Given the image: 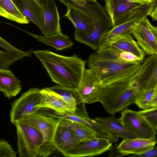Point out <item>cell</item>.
I'll return each mask as SVG.
<instances>
[{"mask_svg": "<svg viewBox=\"0 0 157 157\" xmlns=\"http://www.w3.org/2000/svg\"><path fill=\"white\" fill-rule=\"evenodd\" d=\"M19 121L26 123L41 132L43 141L38 151L39 157H47L56 149L54 138L58 125V119L36 113L27 116Z\"/></svg>", "mask_w": 157, "mask_h": 157, "instance_id": "3", "label": "cell"}, {"mask_svg": "<svg viewBox=\"0 0 157 157\" xmlns=\"http://www.w3.org/2000/svg\"><path fill=\"white\" fill-rule=\"evenodd\" d=\"M157 7H156L152 12L150 15V16L152 18V20L153 21H156L157 20Z\"/></svg>", "mask_w": 157, "mask_h": 157, "instance_id": "37", "label": "cell"}, {"mask_svg": "<svg viewBox=\"0 0 157 157\" xmlns=\"http://www.w3.org/2000/svg\"><path fill=\"white\" fill-rule=\"evenodd\" d=\"M140 63L121 59H99L91 54L87 61L89 68L98 76L101 82L131 68Z\"/></svg>", "mask_w": 157, "mask_h": 157, "instance_id": "6", "label": "cell"}, {"mask_svg": "<svg viewBox=\"0 0 157 157\" xmlns=\"http://www.w3.org/2000/svg\"><path fill=\"white\" fill-rule=\"evenodd\" d=\"M141 65L140 63L101 82L98 102L108 113L114 115L135 103L139 89L133 80Z\"/></svg>", "mask_w": 157, "mask_h": 157, "instance_id": "1", "label": "cell"}, {"mask_svg": "<svg viewBox=\"0 0 157 157\" xmlns=\"http://www.w3.org/2000/svg\"><path fill=\"white\" fill-rule=\"evenodd\" d=\"M17 153L8 141L0 139V157H17Z\"/></svg>", "mask_w": 157, "mask_h": 157, "instance_id": "33", "label": "cell"}, {"mask_svg": "<svg viewBox=\"0 0 157 157\" xmlns=\"http://www.w3.org/2000/svg\"><path fill=\"white\" fill-rule=\"evenodd\" d=\"M80 141L73 130L58 124L54 136V143L56 149L63 155Z\"/></svg>", "mask_w": 157, "mask_h": 157, "instance_id": "21", "label": "cell"}, {"mask_svg": "<svg viewBox=\"0 0 157 157\" xmlns=\"http://www.w3.org/2000/svg\"><path fill=\"white\" fill-rule=\"evenodd\" d=\"M133 81L139 90H149L157 86V54L144 59Z\"/></svg>", "mask_w": 157, "mask_h": 157, "instance_id": "11", "label": "cell"}, {"mask_svg": "<svg viewBox=\"0 0 157 157\" xmlns=\"http://www.w3.org/2000/svg\"><path fill=\"white\" fill-rule=\"evenodd\" d=\"M101 82L98 76L90 68H85L81 82L78 88L85 103L98 102Z\"/></svg>", "mask_w": 157, "mask_h": 157, "instance_id": "13", "label": "cell"}, {"mask_svg": "<svg viewBox=\"0 0 157 157\" xmlns=\"http://www.w3.org/2000/svg\"><path fill=\"white\" fill-rule=\"evenodd\" d=\"M20 13L29 21L42 29L44 23L42 10L38 0H12Z\"/></svg>", "mask_w": 157, "mask_h": 157, "instance_id": "16", "label": "cell"}, {"mask_svg": "<svg viewBox=\"0 0 157 157\" xmlns=\"http://www.w3.org/2000/svg\"><path fill=\"white\" fill-rule=\"evenodd\" d=\"M33 53L52 82L63 87L78 89L85 68L86 60L76 54L67 56L49 50H36Z\"/></svg>", "mask_w": 157, "mask_h": 157, "instance_id": "2", "label": "cell"}, {"mask_svg": "<svg viewBox=\"0 0 157 157\" xmlns=\"http://www.w3.org/2000/svg\"><path fill=\"white\" fill-rule=\"evenodd\" d=\"M139 111L157 132V107L151 108Z\"/></svg>", "mask_w": 157, "mask_h": 157, "instance_id": "32", "label": "cell"}, {"mask_svg": "<svg viewBox=\"0 0 157 157\" xmlns=\"http://www.w3.org/2000/svg\"><path fill=\"white\" fill-rule=\"evenodd\" d=\"M110 152L108 155V157H121L126 155L125 154L121 153L118 148V145L117 143L111 146Z\"/></svg>", "mask_w": 157, "mask_h": 157, "instance_id": "35", "label": "cell"}, {"mask_svg": "<svg viewBox=\"0 0 157 157\" xmlns=\"http://www.w3.org/2000/svg\"><path fill=\"white\" fill-rule=\"evenodd\" d=\"M135 103L143 110L157 107V86L149 90H139Z\"/></svg>", "mask_w": 157, "mask_h": 157, "instance_id": "30", "label": "cell"}, {"mask_svg": "<svg viewBox=\"0 0 157 157\" xmlns=\"http://www.w3.org/2000/svg\"><path fill=\"white\" fill-rule=\"evenodd\" d=\"M21 30L38 41L54 48L57 51L71 47L74 44L67 36L62 33L51 36H41Z\"/></svg>", "mask_w": 157, "mask_h": 157, "instance_id": "27", "label": "cell"}, {"mask_svg": "<svg viewBox=\"0 0 157 157\" xmlns=\"http://www.w3.org/2000/svg\"><path fill=\"white\" fill-rule=\"evenodd\" d=\"M105 9L113 27L117 19L132 9L142 5L128 0H104Z\"/></svg>", "mask_w": 157, "mask_h": 157, "instance_id": "24", "label": "cell"}, {"mask_svg": "<svg viewBox=\"0 0 157 157\" xmlns=\"http://www.w3.org/2000/svg\"><path fill=\"white\" fill-rule=\"evenodd\" d=\"M21 51L15 47L0 36V68L8 69L11 64L26 57H30L33 52Z\"/></svg>", "mask_w": 157, "mask_h": 157, "instance_id": "18", "label": "cell"}, {"mask_svg": "<svg viewBox=\"0 0 157 157\" xmlns=\"http://www.w3.org/2000/svg\"><path fill=\"white\" fill-rule=\"evenodd\" d=\"M64 16L71 21L75 28L78 29L85 33H90L94 29V25L91 19L78 10L67 8Z\"/></svg>", "mask_w": 157, "mask_h": 157, "instance_id": "25", "label": "cell"}, {"mask_svg": "<svg viewBox=\"0 0 157 157\" xmlns=\"http://www.w3.org/2000/svg\"><path fill=\"white\" fill-rule=\"evenodd\" d=\"M110 46L116 49L134 55L138 58L142 62L146 55L132 36L121 39L112 44Z\"/></svg>", "mask_w": 157, "mask_h": 157, "instance_id": "29", "label": "cell"}, {"mask_svg": "<svg viewBox=\"0 0 157 157\" xmlns=\"http://www.w3.org/2000/svg\"><path fill=\"white\" fill-rule=\"evenodd\" d=\"M42 115L56 119L71 120L82 124L91 129L95 134L96 138L109 139L110 134L101 124L95 120L76 115L69 113L58 112L51 108H40L36 112Z\"/></svg>", "mask_w": 157, "mask_h": 157, "instance_id": "9", "label": "cell"}, {"mask_svg": "<svg viewBox=\"0 0 157 157\" xmlns=\"http://www.w3.org/2000/svg\"><path fill=\"white\" fill-rule=\"evenodd\" d=\"M40 89L31 88L23 93L20 97L11 103L10 121L14 124L40 109L36 106L41 101Z\"/></svg>", "mask_w": 157, "mask_h": 157, "instance_id": "5", "label": "cell"}, {"mask_svg": "<svg viewBox=\"0 0 157 157\" xmlns=\"http://www.w3.org/2000/svg\"><path fill=\"white\" fill-rule=\"evenodd\" d=\"M43 15L44 23L41 32L45 36L62 33L60 17L54 0H38Z\"/></svg>", "mask_w": 157, "mask_h": 157, "instance_id": "12", "label": "cell"}, {"mask_svg": "<svg viewBox=\"0 0 157 157\" xmlns=\"http://www.w3.org/2000/svg\"><path fill=\"white\" fill-rule=\"evenodd\" d=\"M95 120L100 122L111 134L112 142L117 141L119 138L124 139L138 138L133 133L129 131L113 115L105 117H96Z\"/></svg>", "mask_w": 157, "mask_h": 157, "instance_id": "19", "label": "cell"}, {"mask_svg": "<svg viewBox=\"0 0 157 157\" xmlns=\"http://www.w3.org/2000/svg\"><path fill=\"white\" fill-rule=\"evenodd\" d=\"M94 29L90 34L85 33L78 29L75 28V40L85 44L94 50L99 47L104 35L113 28L111 23H98L95 24Z\"/></svg>", "mask_w": 157, "mask_h": 157, "instance_id": "14", "label": "cell"}, {"mask_svg": "<svg viewBox=\"0 0 157 157\" xmlns=\"http://www.w3.org/2000/svg\"><path fill=\"white\" fill-rule=\"evenodd\" d=\"M157 1L151 3L141 5L129 10L119 17L113 27L125 23L150 15L157 7Z\"/></svg>", "mask_w": 157, "mask_h": 157, "instance_id": "26", "label": "cell"}, {"mask_svg": "<svg viewBox=\"0 0 157 157\" xmlns=\"http://www.w3.org/2000/svg\"><path fill=\"white\" fill-rule=\"evenodd\" d=\"M157 156V147L155 146L153 148L140 154H132L129 156L133 157H154Z\"/></svg>", "mask_w": 157, "mask_h": 157, "instance_id": "34", "label": "cell"}, {"mask_svg": "<svg viewBox=\"0 0 157 157\" xmlns=\"http://www.w3.org/2000/svg\"><path fill=\"white\" fill-rule=\"evenodd\" d=\"M13 124L17 130L18 156L39 157L38 151L43 141L41 132L25 123L18 121Z\"/></svg>", "mask_w": 157, "mask_h": 157, "instance_id": "4", "label": "cell"}, {"mask_svg": "<svg viewBox=\"0 0 157 157\" xmlns=\"http://www.w3.org/2000/svg\"><path fill=\"white\" fill-rule=\"evenodd\" d=\"M112 145L111 142L104 139L82 140L63 155L70 157L94 156L109 150Z\"/></svg>", "mask_w": 157, "mask_h": 157, "instance_id": "10", "label": "cell"}, {"mask_svg": "<svg viewBox=\"0 0 157 157\" xmlns=\"http://www.w3.org/2000/svg\"><path fill=\"white\" fill-rule=\"evenodd\" d=\"M49 88L60 95L67 103L75 109V115L89 117L85 108V103L77 89L66 88L58 85Z\"/></svg>", "mask_w": 157, "mask_h": 157, "instance_id": "15", "label": "cell"}, {"mask_svg": "<svg viewBox=\"0 0 157 157\" xmlns=\"http://www.w3.org/2000/svg\"><path fill=\"white\" fill-rule=\"evenodd\" d=\"M21 83L11 70L0 68V91L9 99L20 92Z\"/></svg>", "mask_w": 157, "mask_h": 157, "instance_id": "22", "label": "cell"}, {"mask_svg": "<svg viewBox=\"0 0 157 157\" xmlns=\"http://www.w3.org/2000/svg\"><path fill=\"white\" fill-rule=\"evenodd\" d=\"M156 139H147L136 138L124 139L121 142L118 148L122 153L126 155L140 154L154 147L156 144Z\"/></svg>", "mask_w": 157, "mask_h": 157, "instance_id": "23", "label": "cell"}, {"mask_svg": "<svg viewBox=\"0 0 157 157\" xmlns=\"http://www.w3.org/2000/svg\"><path fill=\"white\" fill-rule=\"evenodd\" d=\"M145 17L123 24L113 27L104 35L98 50L110 46L111 44L121 39L132 36L131 28Z\"/></svg>", "mask_w": 157, "mask_h": 157, "instance_id": "20", "label": "cell"}, {"mask_svg": "<svg viewBox=\"0 0 157 157\" xmlns=\"http://www.w3.org/2000/svg\"><path fill=\"white\" fill-rule=\"evenodd\" d=\"M58 119L59 125L73 130L80 141L96 138L95 134L91 129L82 124L68 120Z\"/></svg>", "mask_w": 157, "mask_h": 157, "instance_id": "31", "label": "cell"}, {"mask_svg": "<svg viewBox=\"0 0 157 157\" xmlns=\"http://www.w3.org/2000/svg\"><path fill=\"white\" fill-rule=\"evenodd\" d=\"M93 0V1H97L98 0Z\"/></svg>", "mask_w": 157, "mask_h": 157, "instance_id": "38", "label": "cell"}, {"mask_svg": "<svg viewBox=\"0 0 157 157\" xmlns=\"http://www.w3.org/2000/svg\"><path fill=\"white\" fill-rule=\"evenodd\" d=\"M0 16L21 24L29 23L20 13L12 0H0Z\"/></svg>", "mask_w": 157, "mask_h": 157, "instance_id": "28", "label": "cell"}, {"mask_svg": "<svg viewBox=\"0 0 157 157\" xmlns=\"http://www.w3.org/2000/svg\"><path fill=\"white\" fill-rule=\"evenodd\" d=\"M129 1L134 2L138 3L141 4H148L152 3L157 0H128Z\"/></svg>", "mask_w": 157, "mask_h": 157, "instance_id": "36", "label": "cell"}, {"mask_svg": "<svg viewBox=\"0 0 157 157\" xmlns=\"http://www.w3.org/2000/svg\"><path fill=\"white\" fill-rule=\"evenodd\" d=\"M40 92L41 100L36 107L51 108L58 112H66L75 115V109L67 103L60 95L49 87L40 90Z\"/></svg>", "mask_w": 157, "mask_h": 157, "instance_id": "17", "label": "cell"}, {"mask_svg": "<svg viewBox=\"0 0 157 157\" xmlns=\"http://www.w3.org/2000/svg\"><path fill=\"white\" fill-rule=\"evenodd\" d=\"M121 112V115L118 119L119 121L138 138L156 139L157 132L139 111L126 108Z\"/></svg>", "mask_w": 157, "mask_h": 157, "instance_id": "7", "label": "cell"}, {"mask_svg": "<svg viewBox=\"0 0 157 157\" xmlns=\"http://www.w3.org/2000/svg\"><path fill=\"white\" fill-rule=\"evenodd\" d=\"M132 34L145 55L157 54V27L145 17L131 28Z\"/></svg>", "mask_w": 157, "mask_h": 157, "instance_id": "8", "label": "cell"}]
</instances>
